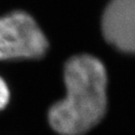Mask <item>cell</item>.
<instances>
[{"label": "cell", "instance_id": "cell-1", "mask_svg": "<svg viewBox=\"0 0 135 135\" xmlns=\"http://www.w3.org/2000/svg\"><path fill=\"white\" fill-rule=\"evenodd\" d=\"M66 96L48 111L50 127L59 135H84L103 119L107 109V72L89 54L69 58L64 65Z\"/></svg>", "mask_w": 135, "mask_h": 135}, {"label": "cell", "instance_id": "cell-2", "mask_svg": "<svg viewBox=\"0 0 135 135\" xmlns=\"http://www.w3.org/2000/svg\"><path fill=\"white\" fill-rule=\"evenodd\" d=\"M48 48L45 34L27 11L13 9L0 14V61L40 59Z\"/></svg>", "mask_w": 135, "mask_h": 135}, {"label": "cell", "instance_id": "cell-3", "mask_svg": "<svg viewBox=\"0 0 135 135\" xmlns=\"http://www.w3.org/2000/svg\"><path fill=\"white\" fill-rule=\"evenodd\" d=\"M101 29L109 44L135 54V0H111L102 15Z\"/></svg>", "mask_w": 135, "mask_h": 135}, {"label": "cell", "instance_id": "cell-4", "mask_svg": "<svg viewBox=\"0 0 135 135\" xmlns=\"http://www.w3.org/2000/svg\"><path fill=\"white\" fill-rule=\"evenodd\" d=\"M10 100L9 87L5 80L0 76V111L3 110L8 105Z\"/></svg>", "mask_w": 135, "mask_h": 135}]
</instances>
